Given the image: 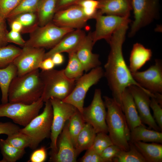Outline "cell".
Segmentation results:
<instances>
[{
  "label": "cell",
  "instance_id": "6",
  "mask_svg": "<svg viewBox=\"0 0 162 162\" xmlns=\"http://www.w3.org/2000/svg\"><path fill=\"white\" fill-rule=\"evenodd\" d=\"M74 29L59 27L52 22L43 26H38L30 33L24 46L51 49Z\"/></svg>",
  "mask_w": 162,
  "mask_h": 162
},
{
  "label": "cell",
  "instance_id": "14",
  "mask_svg": "<svg viewBox=\"0 0 162 162\" xmlns=\"http://www.w3.org/2000/svg\"><path fill=\"white\" fill-rule=\"evenodd\" d=\"M135 81L143 88L153 93H162V62L155 59L154 64L146 70L131 73Z\"/></svg>",
  "mask_w": 162,
  "mask_h": 162
},
{
  "label": "cell",
  "instance_id": "4",
  "mask_svg": "<svg viewBox=\"0 0 162 162\" xmlns=\"http://www.w3.org/2000/svg\"><path fill=\"white\" fill-rule=\"evenodd\" d=\"M40 76L44 88L41 98L44 102L52 98L63 100L73 90L76 81L67 77L63 69L41 70Z\"/></svg>",
  "mask_w": 162,
  "mask_h": 162
},
{
  "label": "cell",
  "instance_id": "26",
  "mask_svg": "<svg viewBox=\"0 0 162 162\" xmlns=\"http://www.w3.org/2000/svg\"><path fill=\"white\" fill-rule=\"evenodd\" d=\"M96 134L93 127L86 123L76 140L75 148L77 157L83 151L91 148Z\"/></svg>",
  "mask_w": 162,
  "mask_h": 162
},
{
  "label": "cell",
  "instance_id": "9",
  "mask_svg": "<svg viewBox=\"0 0 162 162\" xmlns=\"http://www.w3.org/2000/svg\"><path fill=\"white\" fill-rule=\"evenodd\" d=\"M159 0H132L134 20L128 33L129 37L134 36L142 28L158 18Z\"/></svg>",
  "mask_w": 162,
  "mask_h": 162
},
{
  "label": "cell",
  "instance_id": "22",
  "mask_svg": "<svg viewBox=\"0 0 162 162\" xmlns=\"http://www.w3.org/2000/svg\"><path fill=\"white\" fill-rule=\"evenodd\" d=\"M152 56L151 49L146 48L139 43L134 44L129 58L128 68L131 73L138 71L151 59Z\"/></svg>",
  "mask_w": 162,
  "mask_h": 162
},
{
  "label": "cell",
  "instance_id": "47",
  "mask_svg": "<svg viewBox=\"0 0 162 162\" xmlns=\"http://www.w3.org/2000/svg\"><path fill=\"white\" fill-rule=\"evenodd\" d=\"M80 0H58L56 3V12L75 4Z\"/></svg>",
  "mask_w": 162,
  "mask_h": 162
},
{
  "label": "cell",
  "instance_id": "48",
  "mask_svg": "<svg viewBox=\"0 0 162 162\" xmlns=\"http://www.w3.org/2000/svg\"><path fill=\"white\" fill-rule=\"evenodd\" d=\"M8 22L10 26L11 30L20 33L22 32L23 29V26L20 22L14 20Z\"/></svg>",
  "mask_w": 162,
  "mask_h": 162
},
{
  "label": "cell",
  "instance_id": "49",
  "mask_svg": "<svg viewBox=\"0 0 162 162\" xmlns=\"http://www.w3.org/2000/svg\"><path fill=\"white\" fill-rule=\"evenodd\" d=\"M51 58L55 65H61L64 62V58L62 53H56Z\"/></svg>",
  "mask_w": 162,
  "mask_h": 162
},
{
  "label": "cell",
  "instance_id": "34",
  "mask_svg": "<svg viewBox=\"0 0 162 162\" xmlns=\"http://www.w3.org/2000/svg\"><path fill=\"white\" fill-rule=\"evenodd\" d=\"M16 20L20 22L23 26L21 32L31 33L38 26L36 13L29 12L22 14L16 16L13 19L8 20Z\"/></svg>",
  "mask_w": 162,
  "mask_h": 162
},
{
  "label": "cell",
  "instance_id": "35",
  "mask_svg": "<svg viewBox=\"0 0 162 162\" xmlns=\"http://www.w3.org/2000/svg\"><path fill=\"white\" fill-rule=\"evenodd\" d=\"M5 140L11 145L20 149H25L26 148L28 147L30 148L32 145L31 138L19 131L8 136Z\"/></svg>",
  "mask_w": 162,
  "mask_h": 162
},
{
  "label": "cell",
  "instance_id": "38",
  "mask_svg": "<svg viewBox=\"0 0 162 162\" xmlns=\"http://www.w3.org/2000/svg\"><path fill=\"white\" fill-rule=\"evenodd\" d=\"M121 150L117 146L112 144L109 146L100 154L103 162H112L118 153Z\"/></svg>",
  "mask_w": 162,
  "mask_h": 162
},
{
  "label": "cell",
  "instance_id": "40",
  "mask_svg": "<svg viewBox=\"0 0 162 162\" xmlns=\"http://www.w3.org/2000/svg\"><path fill=\"white\" fill-rule=\"evenodd\" d=\"M20 128L19 126L11 122H0V134L11 135L18 132Z\"/></svg>",
  "mask_w": 162,
  "mask_h": 162
},
{
  "label": "cell",
  "instance_id": "37",
  "mask_svg": "<svg viewBox=\"0 0 162 162\" xmlns=\"http://www.w3.org/2000/svg\"><path fill=\"white\" fill-rule=\"evenodd\" d=\"M21 0H0V18L6 20Z\"/></svg>",
  "mask_w": 162,
  "mask_h": 162
},
{
  "label": "cell",
  "instance_id": "17",
  "mask_svg": "<svg viewBox=\"0 0 162 162\" xmlns=\"http://www.w3.org/2000/svg\"><path fill=\"white\" fill-rule=\"evenodd\" d=\"M68 120L57 141L56 152L50 154L49 161L53 162H75L77 156L69 132Z\"/></svg>",
  "mask_w": 162,
  "mask_h": 162
},
{
  "label": "cell",
  "instance_id": "25",
  "mask_svg": "<svg viewBox=\"0 0 162 162\" xmlns=\"http://www.w3.org/2000/svg\"><path fill=\"white\" fill-rule=\"evenodd\" d=\"M17 76V68L13 62L4 68H0V88L2 103L8 102L9 89L12 81Z\"/></svg>",
  "mask_w": 162,
  "mask_h": 162
},
{
  "label": "cell",
  "instance_id": "43",
  "mask_svg": "<svg viewBox=\"0 0 162 162\" xmlns=\"http://www.w3.org/2000/svg\"><path fill=\"white\" fill-rule=\"evenodd\" d=\"M81 162H103L99 154L90 148L87 150L80 160Z\"/></svg>",
  "mask_w": 162,
  "mask_h": 162
},
{
  "label": "cell",
  "instance_id": "32",
  "mask_svg": "<svg viewBox=\"0 0 162 162\" xmlns=\"http://www.w3.org/2000/svg\"><path fill=\"white\" fill-rule=\"evenodd\" d=\"M22 50L13 45L0 47V68H4L13 62Z\"/></svg>",
  "mask_w": 162,
  "mask_h": 162
},
{
  "label": "cell",
  "instance_id": "21",
  "mask_svg": "<svg viewBox=\"0 0 162 162\" xmlns=\"http://www.w3.org/2000/svg\"><path fill=\"white\" fill-rule=\"evenodd\" d=\"M121 107L130 130L143 124L139 115L133 96L128 88L123 93Z\"/></svg>",
  "mask_w": 162,
  "mask_h": 162
},
{
  "label": "cell",
  "instance_id": "10",
  "mask_svg": "<svg viewBox=\"0 0 162 162\" xmlns=\"http://www.w3.org/2000/svg\"><path fill=\"white\" fill-rule=\"evenodd\" d=\"M49 100L52 104L53 117L50 135L51 151L50 154L56 151L58 137L65 124L77 110L72 105L62 100L52 98Z\"/></svg>",
  "mask_w": 162,
  "mask_h": 162
},
{
  "label": "cell",
  "instance_id": "15",
  "mask_svg": "<svg viewBox=\"0 0 162 162\" xmlns=\"http://www.w3.org/2000/svg\"><path fill=\"white\" fill-rule=\"evenodd\" d=\"M89 19L80 6L74 4L56 11L52 21L58 26L76 29L84 27Z\"/></svg>",
  "mask_w": 162,
  "mask_h": 162
},
{
  "label": "cell",
  "instance_id": "16",
  "mask_svg": "<svg viewBox=\"0 0 162 162\" xmlns=\"http://www.w3.org/2000/svg\"><path fill=\"white\" fill-rule=\"evenodd\" d=\"M45 52L44 48L23 47L20 53L13 62L17 68V76H21L39 69Z\"/></svg>",
  "mask_w": 162,
  "mask_h": 162
},
{
  "label": "cell",
  "instance_id": "20",
  "mask_svg": "<svg viewBox=\"0 0 162 162\" xmlns=\"http://www.w3.org/2000/svg\"><path fill=\"white\" fill-rule=\"evenodd\" d=\"M98 12L102 14L129 17L132 0H98Z\"/></svg>",
  "mask_w": 162,
  "mask_h": 162
},
{
  "label": "cell",
  "instance_id": "18",
  "mask_svg": "<svg viewBox=\"0 0 162 162\" xmlns=\"http://www.w3.org/2000/svg\"><path fill=\"white\" fill-rule=\"evenodd\" d=\"M86 35L81 29H74L64 36L54 46L44 55V59L51 58L56 53L76 52Z\"/></svg>",
  "mask_w": 162,
  "mask_h": 162
},
{
  "label": "cell",
  "instance_id": "7",
  "mask_svg": "<svg viewBox=\"0 0 162 162\" xmlns=\"http://www.w3.org/2000/svg\"><path fill=\"white\" fill-rule=\"evenodd\" d=\"M44 102L41 97L29 104L16 102L2 103L0 105V117L9 118L15 123L25 127L39 114Z\"/></svg>",
  "mask_w": 162,
  "mask_h": 162
},
{
  "label": "cell",
  "instance_id": "28",
  "mask_svg": "<svg viewBox=\"0 0 162 162\" xmlns=\"http://www.w3.org/2000/svg\"><path fill=\"white\" fill-rule=\"evenodd\" d=\"M0 149L2 158L0 162H16L21 158L26 153L25 149L13 146L6 140L0 139Z\"/></svg>",
  "mask_w": 162,
  "mask_h": 162
},
{
  "label": "cell",
  "instance_id": "5",
  "mask_svg": "<svg viewBox=\"0 0 162 162\" xmlns=\"http://www.w3.org/2000/svg\"><path fill=\"white\" fill-rule=\"evenodd\" d=\"M45 102L42 112L19 130L31 138L32 145L30 148L33 150L36 149L43 140L50 136L53 117L52 108L49 100Z\"/></svg>",
  "mask_w": 162,
  "mask_h": 162
},
{
  "label": "cell",
  "instance_id": "33",
  "mask_svg": "<svg viewBox=\"0 0 162 162\" xmlns=\"http://www.w3.org/2000/svg\"><path fill=\"white\" fill-rule=\"evenodd\" d=\"M41 0H21L9 14L6 19L11 20L20 14L29 12L36 13Z\"/></svg>",
  "mask_w": 162,
  "mask_h": 162
},
{
  "label": "cell",
  "instance_id": "24",
  "mask_svg": "<svg viewBox=\"0 0 162 162\" xmlns=\"http://www.w3.org/2000/svg\"><path fill=\"white\" fill-rule=\"evenodd\" d=\"M146 162H162V145L158 143H147L139 141L133 143Z\"/></svg>",
  "mask_w": 162,
  "mask_h": 162
},
{
  "label": "cell",
  "instance_id": "8",
  "mask_svg": "<svg viewBox=\"0 0 162 162\" xmlns=\"http://www.w3.org/2000/svg\"><path fill=\"white\" fill-rule=\"evenodd\" d=\"M104 76V70L100 66L92 69L76 81L71 92L63 101L75 106L82 114L87 92Z\"/></svg>",
  "mask_w": 162,
  "mask_h": 162
},
{
  "label": "cell",
  "instance_id": "1",
  "mask_svg": "<svg viewBox=\"0 0 162 162\" xmlns=\"http://www.w3.org/2000/svg\"><path fill=\"white\" fill-rule=\"evenodd\" d=\"M128 28V24L125 25L112 34L108 42L110 50L104 65V76L111 91L112 98L121 107L123 93L130 86H136L147 92L151 93L134 79L124 59L122 46Z\"/></svg>",
  "mask_w": 162,
  "mask_h": 162
},
{
  "label": "cell",
  "instance_id": "27",
  "mask_svg": "<svg viewBox=\"0 0 162 162\" xmlns=\"http://www.w3.org/2000/svg\"><path fill=\"white\" fill-rule=\"evenodd\" d=\"M57 0H41L36 12L38 26H42L51 22L56 12Z\"/></svg>",
  "mask_w": 162,
  "mask_h": 162
},
{
  "label": "cell",
  "instance_id": "19",
  "mask_svg": "<svg viewBox=\"0 0 162 162\" xmlns=\"http://www.w3.org/2000/svg\"><path fill=\"white\" fill-rule=\"evenodd\" d=\"M94 44L92 32H90L86 35L75 52L77 57L86 72L101 65L99 55L92 52V48Z\"/></svg>",
  "mask_w": 162,
  "mask_h": 162
},
{
  "label": "cell",
  "instance_id": "45",
  "mask_svg": "<svg viewBox=\"0 0 162 162\" xmlns=\"http://www.w3.org/2000/svg\"><path fill=\"white\" fill-rule=\"evenodd\" d=\"M75 4H77L82 8L98 9L99 2L98 0H80Z\"/></svg>",
  "mask_w": 162,
  "mask_h": 162
},
{
  "label": "cell",
  "instance_id": "13",
  "mask_svg": "<svg viewBox=\"0 0 162 162\" xmlns=\"http://www.w3.org/2000/svg\"><path fill=\"white\" fill-rule=\"evenodd\" d=\"M128 88L133 96L142 123L153 130L162 132L150 111L151 98L154 96V94L148 93L136 85L130 86Z\"/></svg>",
  "mask_w": 162,
  "mask_h": 162
},
{
  "label": "cell",
  "instance_id": "31",
  "mask_svg": "<svg viewBox=\"0 0 162 162\" xmlns=\"http://www.w3.org/2000/svg\"><path fill=\"white\" fill-rule=\"evenodd\" d=\"M85 123L82 114L78 110L68 120L69 132L74 147L77 137Z\"/></svg>",
  "mask_w": 162,
  "mask_h": 162
},
{
  "label": "cell",
  "instance_id": "11",
  "mask_svg": "<svg viewBox=\"0 0 162 162\" xmlns=\"http://www.w3.org/2000/svg\"><path fill=\"white\" fill-rule=\"evenodd\" d=\"M106 108L102 98L101 90L96 88L91 103L88 106L84 107L82 114L86 123L91 125L97 134L108 133Z\"/></svg>",
  "mask_w": 162,
  "mask_h": 162
},
{
  "label": "cell",
  "instance_id": "12",
  "mask_svg": "<svg viewBox=\"0 0 162 162\" xmlns=\"http://www.w3.org/2000/svg\"><path fill=\"white\" fill-rule=\"evenodd\" d=\"M94 19L95 29L92 32L93 43L104 39L108 43L112 34L118 29L131 22L129 17H122L111 15H104L98 12Z\"/></svg>",
  "mask_w": 162,
  "mask_h": 162
},
{
  "label": "cell",
  "instance_id": "36",
  "mask_svg": "<svg viewBox=\"0 0 162 162\" xmlns=\"http://www.w3.org/2000/svg\"><path fill=\"white\" fill-rule=\"evenodd\" d=\"M104 133H97L93 144L89 148L99 154L106 147L113 144L109 135Z\"/></svg>",
  "mask_w": 162,
  "mask_h": 162
},
{
  "label": "cell",
  "instance_id": "42",
  "mask_svg": "<svg viewBox=\"0 0 162 162\" xmlns=\"http://www.w3.org/2000/svg\"><path fill=\"white\" fill-rule=\"evenodd\" d=\"M6 38L8 43H13L22 47L26 42L22 37L20 32L11 30L8 32Z\"/></svg>",
  "mask_w": 162,
  "mask_h": 162
},
{
  "label": "cell",
  "instance_id": "39",
  "mask_svg": "<svg viewBox=\"0 0 162 162\" xmlns=\"http://www.w3.org/2000/svg\"><path fill=\"white\" fill-rule=\"evenodd\" d=\"M153 112V117L156 123L162 130V109L161 106L154 98H151L150 104Z\"/></svg>",
  "mask_w": 162,
  "mask_h": 162
},
{
  "label": "cell",
  "instance_id": "41",
  "mask_svg": "<svg viewBox=\"0 0 162 162\" xmlns=\"http://www.w3.org/2000/svg\"><path fill=\"white\" fill-rule=\"evenodd\" d=\"M47 157V153L44 147L35 149L31 154L28 162H44Z\"/></svg>",
  "mask_w": 162,
  "mask_h": 162
},
{
  "label": "cell",
  "instance_id": "23",
  "mask_svg": "<svg viewBox=\"0 0 162 162\" xmlns=\"http://www.w3.org/2000/svg\"><path fill=\"white\" fill-rule=\"evenodd\" d=\"M139 141L162 143V132L148 129L144 124L138 126L130 130L129 141Z\"/></svg>",
  "mask_w": 162,
  "mask_h": 162
},
{
  "label": "cell",
  "instance_id": "3",
  "mask_svg": "<svg viewBox=\"0 0 162 162\" xmlns=\"http://www.w3.org/2000/svg\"><path fill=\"white\" fill-rule=\"evenodd\" d=\"M104 98L107 109L106 122L109 136L113 144L122 151H128L130 130L122 108L112 98L104 96Z\"/></svg>",
  "mask_w": 162,
  "mask_h": 162
},
{
  "label": "cell",
  "instance_id": "30",
  "mask_svg": "<svg viewBox=\"0 0 162 162\" xmlns=\"http://www.w3.org/2000/svg\"><path fill=\"white\" fill-rule=\"evenodd\" d=\"M128 151L121 150L113 159L114 162H146L143 156L134 143L129 142Z\"/></svg>",
  "mask_w": 162,
  "mask_h": 162
},
{
  "label": "cell",
  "instance_id": "44",
  "mask_svg": "<svg viewBox=\"0 0 162 162\" xmlns=\"http://www.w3.org/2000/svg\"><path fill=\"white\" fill-rule=\"evenodd\" d=\"M8 31L7 29L6 20L0 18V47L7 45L6 36Z\"/></svg>",
  "mask_w": 162,
  "mask_h": 162
},
{
  "label": "cell",
  "instance_id": "29",
  "mask_svg": "<svg viewBox=\"0 0 162 162\" xmlns=\"http://www.w3.org/2000/svg\"><path fill=\"white\" fill-rule=\"evenodd\" d=\"M68 60L65 68L63 69L64 74L68 78L76 81L83 74V66L78 58L75 52L68 53Z\"/></svg>",
  "mask_w": 162,
  "mask_h": 162
},
{
  "label": "cell",
  "instance_id": "46",
  "mask_svg": "<svg viewBox=\"0 0 162 162\" xmlns=\"http://www.w3.org/2000/svg\"><path fill=\"white\" fill-rule=\"evenodd\" d=\"M55 65L51 58H48L44 59L39 65V68L41 70L46 71L54 69Z\"/></svg>",
  "mask_w": 162,
  "mask_h": 162
},
{
  "label": "cell",
  "instance_id": "2",
  "mask_svg": "<svg viewBox=\"0 0 162 162\" xmlns=\"http://www.w3.org/2000/svg\"><path fill=\"white\" fill-rule=\"evenodd\" d=\"M40 72L39 69H37L15 77L9 89L8 102L29 104L41 98L44 86Z\"/></svg>",
  "mask_w": 162,
  "mask_h": 162
}]
</instances>
